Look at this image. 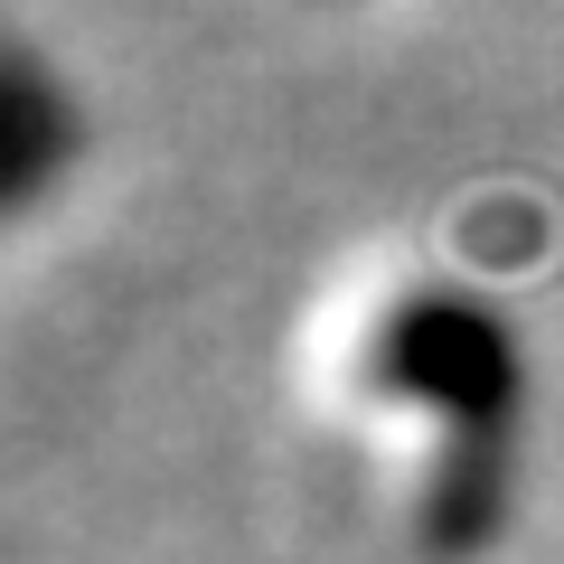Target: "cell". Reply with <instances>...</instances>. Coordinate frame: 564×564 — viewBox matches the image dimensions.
<instances>
[{"mask_svg": "<svg viewBox=\"0 0 564 564\" xmlns=\"http://www.w3.org/2000/svg\"><path fill=\"white\" fill-rule=\"evenodd\" d=\"M76 151V122H66L57 85H47V66L29 57V47H10V113H0V188L10 198H39L47 170Z\"/></svg>", "mask_w": 564, "mask_h": 564, "instance_id": "cell-3", "label": "cell"}, {"mask_svg": "<svg viewBox=\"0 0 564 564\" xmlns=\"http://www.w3.org/2000/svg\"><path fill=\"white\" fill-rule=\"evenodd\" d=\"M508 452L518 443H443L433 470H423V508H414V536L433 564H462L499 536L508 518Z\"/></svg>", "mask_w": 564, "mask_h": 564, "instance_id": "cell-2", "label": "cell"}, {"mask_svg": "<svg viewBox=\"0 0 564 564\" xmlns=\"http://www.w3.org/2000/svg\"><path fill=\"white\" fill-rule=\"evenodd\" d=\"M358 377L395 404H423L443 423V443H518L527 358L470 282H414V292H395L377 311V329H367V348H358Z\"/></svg>", "mask_w": 564, "mask_h": 564, "instance_id": "cell-1", "label": "cell"}]
</instances>
